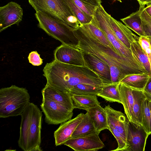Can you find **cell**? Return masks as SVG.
<instances>
[{
    "label": "cell",
    "instance_id": "18",
    "mask_svg": "<svg viewBox=\"0 0 151 151\" xmlns=\"http://www.w3.org/2000/svg\"><path fill=\"white\" fill-rule=\"evenodd\" d=\"M118 88L125 113L129 121L132 122L134 103L133 89L121 82L118 83Z\"/></svg>",
    "mask_w": 151,
    "mask_h": 151
},
{
    "label": "cell",
    "instance_id": "4",
    "mask_svg": "<svg viewBox=\"0 0 151 151\" xmlns=\"http://www.w3.org/2000/svg\"><path fill=\"white\" fill-rule=\"evenodd\" d=\"M110 15L101 4L97 7L91 21L104 33L119 55L138 71L146 73V70L130 49L127 47L116 35L110 22Z\"/></svg>",
    "mask_w": 151,
    "mask_h": 151
},
{
    "label": "cell",
    "instance_id": "30",
    "mask_svg": "<svg viewBox=\"0 0 151 151\" xmlns=\"http://www.w3.org/2000/svg\"><path fill=\"white\" fill-rule=\"evenodd\" d=\"M149 103V100L147 97L143 102L142 124L149 135L151 134V116Z\"/></svg>",
    "mask_w": 151,
    "mask_h": 151
},
{
    "label": "cell",
    "instance_id": "35",
    "mask_svg": "<svg viewBox=\"0 0 151 151\" xmlns=\"http://www.w3.org/2000/svg\"><path fill=\"white\" fill-rule=\"evenodd\" d=\"M28 59L29 62L34 66H39L43 63V60L37 51H33L30 52Z\"/></svg>",
    "mask_w": 151,
    "mask_h": 151
},
{
    "label": "cell",
    "instance_id": "14",
    "mask_svg": "<svg viewBox=\"0 0 151 151\" xmlns=\"http://www.w3.org/2000/svg\"><path fill=\"white\" fill-rule=\"evenodd\" d=\"M106 113L108 125L120 132L126 139L129 120L121 111L116 110L109 105L104 108Z\"/></svg>",
    "mask_w": 151,
    "mask_h": 151
},
{
    "label": "cell",
    "instance_id": "9",
    "mask_svg": "<svg viewBox=\"0 0 151 151\" xmlns=\"http://www.w3.org/2000/svg\"><path fill=\"white\" fill-rule=\"evenodd\" d=\"M99 134L96 132L84 136L71 138L63 145L76 151H98L104 147Z\"/></svg>",
    "mask_w": 151,
    "mask_h": 151
},
{
    "label": "cell",
    "instance_id": "22",
    "mask_svg": "<svg viewBox=\"0 0 151 151\" xmlns=\"http://www.w3.org/2000/svg\"><path fill=\"white\" fill-rule=\"evenodd\" d=\"M133 93L134 103L132 122L142 125L143 102L147 96L142 90L133 89Z\"/></svg>",
    "mask_w": 151,
    "mask_h": 151
},
{
    "label": "cell",
    "instance_id": "21",
    "mask_svg": "<svg viewBox=\"0 0 151 151\" xmlns=\"http://www.w3.org/2000/svg\"><path fill=\"white\" fill-rule=\"evenodd\" d=\"M150 76L147 73L126 75L120 81L133 89L143 91Z\"/></svg>",
    "mask_w": 151,
    "mask_h": 151
},
{
    "label": "cell",
    "instance_id": "41",
    "mask_svg": "<svg viewBox=\"0 0 151 151\" xmlns=\"http://www.w3.org/2000/svg\"><path fill=\"white\" fill-rule=\"evenodd\" d=\"M149 38V40L150 42V44L151 45V38Z\"/></svg>",
    "mask_w": 151,
    "mask_h": 151
},
{
    "label": "cell",
    "instance_id": "8",
    "mask_svg": "<svg viewBox=\"0 0 151 151\" xmlns=\"http://www.w3.org/2000/svg\"><path fill=\"white\" fill-rule=\"evenodd\" d=\"M40 106L48 124H61L71 119L73 115V111L50 99L42 98Z\"/></svg>",
    "mask_w": 151,
    "mask_h": 151
},
{
    "label": "cell",
    "instance_id": "12",
    "mask_svg": "<svg viewBox=\"0 0 151 151\" xmlns=\"http://www.w3.org/2000/svg\"><path fill=\"white\" fill-rule=\"evenodd\" d=\"M54 59L60 62L78 66H85L82 51L72 46L62 44L54 52Z\"/></svg>",
    "mask_w": 151,
    "mask_h": 151
},
{
    "label": "cell",
    "instance_id": "24",
    "mask_svg": "<svg viewBox=\"0 0 151 151\" xmlns=\"http://www.w3.org/2000/svg\"><path fill=\"white\" fill-rule=\"evenodd\" d=\"M119 83H112L106 84L97 96L103 98L108 101L122 104L118 88Z\"/></svg>",
    "mask_w": 151,
    "mask_h": 151
},
{
    "label": "cell",
    "instance_id": "25",
    "mask_svg": "<svg viewBox=\"0 0 151 151\" xmlns=\"http://www.w3.org/2000/svg\"><path fill=\"white\" fill-rule=\"evenodd\" d=\"M96 132L93 122L87 112L73 133L71 138L84 136Z\"/></svg>",
    "mask_w": 151,
    "mask_h": 151
},
{
    "label": "cell",
    "instance_id": "37",
    "mask_svg": "<svg viewBox=\"0 0 151 151\" xmlns=\"http://www.w3.org/2000/svg\"><path fill=\"white\" fill-rule=\"evenodd\" d=\"M85 2L93 5L98 6L101 4V0H81Z\"/></svg>",
    "mask_w": 151,
    "mask_h": 151
},
{
    "label": "cell",
    "instance_id": "17",
    "mask_svg": "<svg viewBox=\"0 0 151 151\" xmlns=\"http://www.w3.org/2000/svg\"><path fill=\"white\" fill-rule=\"evenodd\" d=\"M109 17L112 27L116 35L127 47L130 49L131 44L134 41H138L139 37L134 34L127 26L114 18L110 15Z\"/></svg>",
    "mask_w": 151,
    "mask_h": 151
},
{
    "label": "cell",
    "instance_id": "27",
    "mask_svg": "<svg viewBox=\"0 0 151 151\" xmlns=\"http://www.w3.org/2000/svg\"><path fill=\"white\" fill-rule=\"evenodd\" d=\"M82 24L100 42L111 48L117 54L114 48L107 39L104 33L91 21L89 23Z\"/></svg>",
    "mask_w": 151,
    "mask_h": 151
},
{
    "label": "cell",
    "instance_id": "5",
    "mask_svg": "<svg viewBox=\"0 0 151 151\" xmlns=\"http://www.w3.org/2000/svg\"><path fill=\"white\" fill-rule=\"evenodd\" d=\"M30 96L25 88L15 85L0 90V117L20 115L29 103Z\"/></svg>",
    "mask_w": 151,
    "mask_h": 151
},
{
    "label": "cell",
    "instance_id": "3",
    "mask_svg": "<svg viewBox=\"0 0 151 151\" xmlns=\"http://www.w3.org/2000/svg\"><path fill=\"white\" fill-rule=\"evenodd\" d=\"M42 111L38 106L29 103L21 115L20 135L18 143L24 151H42L41 130Z\"/></svg>",
    "mask_w": 151,
    "mask_h": 151
},
{
    "label": "cell",
    "instance_id": "28",
    "mask_svg": "<svg viewBox=\"0 0 151 151\" xmlns=\"http://www.w3.org/2000/svg\"><path fill=\"white\" fill-rule=\"evenodd\" d=\"M81 24L90 22L92 19L81 10L72 0H63Z\"/></svg>",
    "mask_w": 151,
    "mask_h": 151
},
{
    "label": "cell",
    "instance_id": "20",
    "mask_svg": "<svg viewBox=\"0 0 151 151\" xmlns=\"http://www.w3.org/2000/svg\"><path fill=\"white\" fill-rule=\"evenodd\" d=\"M145 8V5H139V8L138 10L125 17L121 19L126 26L139 36H145L140 17V14Z\"/></svg>",
    "mask_w": 151,
    "mask_h": 151
},
{
    "label": "cell",
    "instance_id": "29",
    "mask_svg": "<svg viewBox=\"0 0 151 151\" xmlns=\"http://www.w3.org/2000/svg\"><path fill=\"white\" fill-rule=\"evenodd\" d=\"M102 88L89 84H83L71 89L69 93L71 95H90L97 96Z\"/></svg>",
    "mask_w": 151,
    "mask_h": 151
},
{
    "label": "cell",
    "instance_id": "16",
    "mask_svg": "<svg viewBox=\"0 0 151 151\" xmlns=\"http://www.w3.org/2000/svg\"><path fill=\"white\" fill-rule=\"evenodd\" d=\"M82 52L86 66L100 76L106 83H112L109 66L96 56Z\"/></svg>",
    "mask_w": 151,
    "mask_h": 151
},
{
    "label": "cell",
    "instance_id": "19",
    "mask_svg": "<svg viewBox=\"0 0 151 151\" xmlns=\"http://www.w3.org/2000/svg\"><path fill=\"white\" fill-rule=\"evenodd\" d=\"M87 112L92 120L98 132L100 133L103 130L108 129L106 113L100 104L90 109Z\"/></svg>",
    "mask_w": 151,
    "mask_h": 151
},
{
    "label": "cell",
    "instance_id": "31",
    "mask_svg": "<svg viewBox=\"0 0 151 151\" xmlns=\"http://www.w3.org/2000/svg\"><path fill=\"white\" fill-rule=\"evenodd\" d=\"M108 126V130L112 133L118 143V147L112 151H127L129 147L126 138L118 131L110 125Z\"/></svg>",
    "mask_w": 151,
    "mask_h": 151
},
{
    "label": "cell",
    "instance_id": "32",
    "mask_svg": "<svg viewBox=\"0 0 151 151\" xmlns=\"http://www.w3.org/2000/svg\"><path fill=\"white\" fill-rule=\"evenodd\" d=\"M142 25L145 36L151 39V17L144 9L140 14Z\"/></svg>",
    "mask_w": 151,
    "mask_h": 151
},
{
    "label": "cell",
    "instance_id": "11",
    "mask_svg": "<svg viewBox=\"0 0 151 151\" xmlns=\"http://www.w3.org/2000/svg\"><path fill=\"white\" fill-rule=\"evenodd\" d=\"M148 136L142 125L129 121L127 137L129 147L127 151H144Z\"/></svg>",
    "mask_w": 151,
    "mask_h": 151
},
{
    "label": "cell",
    "instance_id": "39",
    "mask_svg": "<svg viewBox=\"0 0 151 151\" xmlns=\"http://www.w3.org/2000/svg\"><path fill=\"white\" fill-rule=\"evenodd\" d=\"M144 10L151 17V3L147 5V6L145 7Z\"/></svg>",
    "mask_w": 151,
    "mask_h": 151
},
{
    "label": "cell",
    "instance_id": "6",
    "mask_svg": "<svg viewBox=\"0 0 151 151\" xmlns=\"http://www.w3.org/2000/svg\"><path fill=\"white\" fill-rule=\"evenodd\" d=\"M36 12L41 11L67 25L72 31L81 24L63 0H28Z\"/></svg>",
    "mask_w": 151,
    "mask_h": 151
},
{
    "label": "cell",
    "instance_id": "38",
    "mask_svg": "<svg viewBox=\"0 0 151 151\" xmlns=\"http://www.w3.org/2000/svg\"><path fill=\"white\" fill-rule=\"evenodd\" d=\"M139 5H147L151 3V0H137Z\"/></svg>",
    "mask_w": 151,
    "mask_h": 151
},
{
    "label": "cell",
    "instance_id": "2",
    "mask_svg": "<svg viewBox=\"0 0 151 151\" xmlns=\"http://www.w3.org/2000/svg\"><path fill=\"white\" fill-rule=\"evenodd\" d=\"M73 32L78 40L75 47L83 52L96 56L108 65L112 83H119L127 75L142 73L132 67L111 48L100 42L82 24Z\"/></svg>",
    "mask_w": 151,
    "mask_h": 151
},
{
    "label": "cell",
    "instance_id": "34",
    "mask_svg": "<svg viewBox=\"0 0 151 151\" xmlns=\"http://www.w3.org/2000/svg\"><path fill=\"white\" fill-rule=\"evenodd\" d=\"M138 41L142 49L149 58L151 68V45L149 38L145 36H139Z\"/></svg>",
    "mask_w": 151,
    "mask_h": 151
},
{
    "label": "cell",
    "instance_id": "33",
    "mask_svg": "<svg viewBox=\"0 0 151 151\" xmlns=\"http://www.w3.org/2000/svg\"><path fill=\"white\" fill-rule=\"evenodd\" d=\"M81 10L92 19L97 6L85 2L81 0H72Z\"/></svg>",
    "mask_w": 151,
    "mask_h": 151
},
{
    "label": "cell",
    "instance_id": "40",
    "mask_svg": "<svg viewBox=\"0 0 151 151\" xmlns=\"http://www.w3.org/2000/svg\"><path fill=\"white\" fill-rule=\"evenodd\" d=\"M149 107L150 109V114H151V100H150L149 99Z\"/></svg>",
    "mask_w": 151,
    "mask_h": 151
},
{
    "label": "cell",
    "instance_id": "36",
    "mask_svg": "<svg viewBox=\"0 0 151 151\" xmlns=\"http://www.w3.org/2000/svg\"><path fill=\"white\" fill-rule=\"evenodd\" d=\"M147 97L151 100V76L144 90Z\"/></svg>",
    "mask_w": 151,
    "mask_h": 151
},
{
    "label": "cell",
    "instance_id": "26",
    "mask_svg": "<svg viewBox=\"0 0 151 151\" xmlns=\"http://www.w3.org/2000/svg\"><path fill=\"white\" fill-rule=\"evenodd\" d=\"M130 49L132 54L151 76V68L149 58L142 49L139 41L133 42L131 45Z\"/></svg>",
    "mask_w": 151,
    "mask_h": 151
},
{
    "label": "cell",
    "instance_id": "15",
    "mask_svg": "<svg viewBox=\"0 0 151 151\" xmlns=\"http://www.w3.org/2000/svg\"><path fill=\"white\" fill-rule=\"evenodd\" d=\"M42 98L56 102L73 111L74 107L71 95L68 92L60 91L46 84L42 90Z\"/></svg>",
    "mask_w": 151,
    "mask_h": 151
},
{
    "label": "cell",
    "instance_id": "1",
    "mask_svg": "<svg viewBox=\"0 0 151 151\" xmlns=\"http://www.w3.org/2000/svg\"><path fill=\"white\" fill-rule=\"evenodd\" d=\"M47 84L62 91L68 92L82 84L103 87L107 84L89 68L62 63L55 60L47 63L43 69Z\"/></svg>",
    "mask_w": 151,
    "mask_h": 151
},
{
    "label": "cell",
    "instance_id": "13",
    "mask_svg": "<svg viewBox=\"0 0 151 151\" xmlns=\"http://www.w3.org/2000/svg\"><path fill=\"white\" fill-rule=\"evenodd\" d=\"M84 114L81 113L74 118L61 124L54 134L56 146L63 145L71 138L73 133L81 121Z\"/></svg>",
    "mask_w": 151,
    "mask_h": 151
},
{
    "label": "cell",
    "instance_id": "23",
    "mask_svg": "<svg viewBox=\"0 0 151 151\" xmlns=\"http://www.w3.org/2000/svg\"><path fill=\"white\" fill-rule=\"evenodd\" d=\"M97 96L90 95H71L74 109L88 111L90 109L100 104Z\"/></svg>",
    "mask_w": 151,
    "mask_h": 151
},
{
    "label": "cell",
    "instance_id": "42",
    "mask_svg": "<svg viewBox=\"0 0 151 151\" xmlns=\"http://www.w3.org/2000/svg\"><path fill=\"white\" fill-rule=\"evenodd\" d=\"M117 0L121 2V0Z\"/></svg>",
    "mask_w": 151,
    "mask_h": 151
},
{
    "label": "cell",
    "instance_id": "7",
    "mask_svg": "<svg viewBox=\"0 0 151 151\" xmlns=\"http://www.w3.org/2000/svg\"><path fill=\"white\" fill-rule=\"evenodd\" d=\"M35 17L38 27L48 35L62 44L75 47L78 40L69 27L61 21L41 11L36 12Z\"/></svg>",
    "mask_w": 151,
    "mask_h": 151
},
{
    "label": "cell",
    "instance_id": "10",
    "mask_svg": "<svg viewBox=\"0 0 151 151\" xmlns=\"http://www.w3.org/2000/svg\"><path fill=\"white\" fill-rule=\"evenodd\" d=\"M23 10L18 3L13 1L0 7V32L14 24L18 25L22 21Z\"/></svg>",
    "mask_w": 151,
    "mask_h": 151
}]
</instances>
